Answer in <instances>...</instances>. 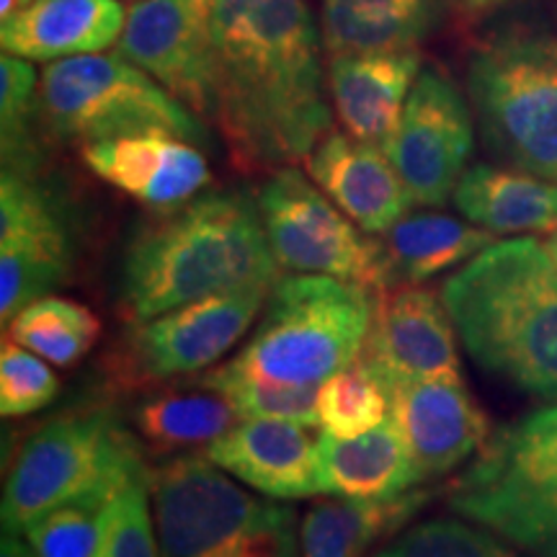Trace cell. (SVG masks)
I'll use <instances>...</instances> for the list:
<instances>
[{
    "instance_id": "cell-37",
    "label": "cell",
    "mask_w": 557,
    "mask_h": 557,
    "mask_svg": "<svg viewBox=\"0 0 557 557\" xmlns=\"http://www.w3.org/2000/svg\"><path fill=\"white\" fill-rule=\"evenodd\" d=\"M16 11H21V0H0V21L11 18Z\"/></svg>"
},
{
    "instance_id": "cell-28",
    "label": "cell",
    "mask_w": 557,
    "mask_h": 557,
    "mask_svg": "<svg viewBox=\"0 0 557 557\" xmlns=\"http://www.w3.org/2000/svg\"><path fill=\"white\" fill-rule=\"evenodd\" d=\"M101 336L99 318L65 297H39L11 320L9 338L54 367H73Z\"/></svg>"
},
{
    "instance_id": "cell-17",
    "label": "cell",
    "mask_w": 557,
    "mask_h": 557,
    "mask_svg": "<svg viewBox=\"0 0 557 557\" xmlns=\"http://www.w3.org/2000/svg\"><path fill=\"white\" fill-rule=\"evenodd\" d=\"M83 160L114 189L158 209L186 205L212 181L201 150L171 132H143L86 145Z\"/></svg>"
},
{
    "instance_id": "cell-7",
    "label": "cell",
    "mask_w": 557,
    "mask_h": 557,
    "mask_svg": "<svg viewBox=\"0 0 557 557\" xmlns=\"http://www.w3.org/2000/svg\"><path fill=\"white\" fill-rule=\"evenodd\" d=\"M468 94L493 158L557 184V34L485 39L470 54Z\"/></svg>"
},
{
    "instance_id": "cell-33",
    "label": "cell",
    "mask_w": 557,
    "mask_h": 557,
    "mask_svg": "<svg viewBox=\"0 0 557 557\" xmlns=\"http://www.w3.org/2000/svg\"><path fill=\"white\" fill-rule=\"evenodd\" d=\"M114 498H83L41 517L24 532L37 557H94Z\"/></svg>"
},
{
    "instance_id": "cell-40",
    "label": "cell",
    "mask_w": 557,
    "mask_h": 557,
    "mask_svg": "<svg viewBox=\"0 0 557 557\" xmlns=\"http://www.w3.org/2000/svg\"><path fill=\"white\" fill-rule=\"evenodd\" d=\"M547 246L553 248V253H555V259H557V230H553V240H549Z\"/></svg>"
},
{
    "instance_id": "cell-9",
    "label": "cell",
    "mask_w": 557,
    "mask_h": 557,
    "mask_svg": "<svg viewBox=\"0 0 557 557\" xmlns=\"http://www.w3.org/2000/svg\"><path fill=\"white\" fill-rule=\"evenodd\" d=\"M39 101L45 127L83 148L143 132H171L194 145L209 139L186 103L120 52L54 60L41 73Z\"/></svg>"
},
{
    "instance_id": "cell-36",
    "label": "cell",
    "mask_w": 557,
    "mask_h": 557,
    "mask_svg": "<svg viewBox=\"0 0 557 557\" xmlns=\"http://www.w3.org/2000/svg\"><path fill=\"white\" fill-rule=\"evenodd\" d=\"M0 557H37L29 542L21 540V534L3 532V542H0Z\"/></svg>"
},
{
    "instance_id": "cell-16",
    "label": "cell",
    "mask_w": 557,
    "mask_h": 557,
    "mask_svg": "<svg viewBox=\"0 0 557 557\" xmlns=\"http://www.w3.org/2000/svg\"><path fill=\"white\" fill-rule=\"evenodd\" d=\"M387 389L389 418L406 438L418 483L468 462L491 436V421L465 382L400 380Z\"/></svg>"
},
{
    "instance_id": "cell-6",
    "label": "cell",
    "mask_w": 557,
    "mask_h": 557,
    "mask_svg": "<svg viewBox=\"0 0 557 557\" xmlns=\"http://www.w3.org/2000/svg\"><path fill=\"white\" fill-rule=\"evenodd\" d=\"M160 557H302L297 513L227 478L205 457H181L152 472Z\"/></svg>"
},
{
    "instance_id": "cell-4",
    "label": "cell",
    "mask_w": 557,
    "mask_h": 557,
    "mask_svg": "<svg viewBox=\"0 0 557 557\" xmlns=\"http://www.w3.org/2000/svg\"><path fill=\"white\" fill-rule=\"evenodd\" d=\"M372 315L364 284L320 274L282 278L253 336L225 367L276 385L320 387L361 357Z\"/></svg>"
},
{
    "instance_id": "cell-27",
    "label": "cell",
    "mask_w": 557,
    "mask_h": 557,
    "mask_svg": "<svg viewBox=\"0 0 557 557\" xmlns=\"http://www.w3.org/2000/svg\"><path fill=\"white\" fill-rule=\"evenodd\" d=\"M240 410L218 389L199 387V393H156L139 400L132 410V426L143 442L158 451H178L218 442L235 423Z\"/></svg>"
},
{
    "instance_id": "cell-19",
    "label": "cell",
    "mask_w": 557,
    "mask_h": 557,
    "mask_svg": "<svg viewBox=\"0 0 557 557\" xmlns=\"http://www.w3.org/2000/svg\"><path fill=\"white\" fill-rule=\"evenodd\" d=\"M205 455L227 475L269 498L318 496L315 442L308 426L278 418H243Z\"/></svg>"
},
{
    "instance_id": "cell-24",
    "label": "cell",
    "mask_w": 557,
    "mask_h": 557,
    "mask_svg": "<svg viewBox=\"0 0 557 557\" xmlns=\"http://www.w3.org/2000/svg\"><path fill=\"white\" fill-rule=\"evenodd\" d=\"M496 243V233L449 214H406L382 235V289L408 287L475 259Z\"/></svg>"
},
{
    "instance_id": "cell-18",
    "label": "cell",
    "mask_w": 557,
    "mask_h": 557,
    "mask_svg": "<svg viewBox=\"0 0 557 557\" xmlns=\"http://www.w3.org/2000/svg\"><path fill=\"white\" fill-rule=\"evenodd\" d=\"M308 171L341 212L369 235H385L416 205L393 160L377 145L329 132L308 156Z\"/></svg>"
},
{
    "instance_id": "cell-31",
    "label": "cell",
    "mask_w": 557,
    "mask_h": 557,
    "mask_svg": "<svg viewBox=\"0 0 557 557\" xmlns=\"http://www.w3.org/2000/svg\"><path fill=\"white\" fill-rule=\"evenodd\" d=\"M194 385L218 389L240 410L243 418H278V421H292L308 429H315L320 423L318 387L276 385V382L235 372L225 364L209 369Z\"/></svg>"
},
{
    "instance_id": "cell-10",
    "label": "cell",
    "mask_w": 557,
    "mask_h": 557,
    "mask_svg": "<svg viewBox=\"0 0 557 557\" xmlns=\"http://www.w3.org/2000/svg\"><path fill=\"white\" fill-rule=\"evenodd\" d=\"M256 199L278 267L382 292L380 240L367 238L302 173L278 169Z\"/></svg>"
},
{
    "instance_id": "cell-5",
    "label": "cell",
    "mask_w": 557,
    "mask_h": 557,
    "mask_svg": "<svg viewBox=\"0 0 557 557\" xmlns=\"http://www.w3.org/2000/svg\"><path fill=\"white\" fill-rule=\"evenodd\" d=\"M135 434L109 408L52 418L26 438L3 487V532L24 534L54 508L83 498H116L150 478Z\"/></svg>"
},
{
    "instance_id": "cell-12",
    "label": "cell",
    "mask_w": 557,
    "mask_h": 557,
    "mask_svg": "<svg viewBox=\"0 0 557 557\" xmlns=\"http://www.w3.org/2000/svg\"><path fill=\"white\" fill-rule=\"evenodd\" d=\"M271 289L274 284H253L209 295L137 323L120 354L124 380L184 377L218 364L246 336Z\"/></svg>"
},
{
    "instance_id": "cell-23",
    "label": "cell",
    "mask_w": 557,
    "mask_h": 557,
    "mask_svg": "<svg viewBox=\"0 0 557 557\" xmlns=\"http://www.w3.org/2000/svg\"><path fill=\"white\" fill-rule=\"evenodd\" d=\"M449 0H323L325 50L333 54L410 50L442 29Z\"/></svg>"
},
{
    "instance_id": "cell-41",
    "label": "cell",
    "mask_w": 557,
    "mask_h": 557,
    "mask_svg": "<svg viewBox=\"0 0 557 557\" xmlns=\"http://www.w3.org/2000/svg\"><path fill=\"white\" fill-rule=\"evenodd\" d=\"M34 0H21V9H26V5H32Z\"/></svg>"
},
{
    "instance_id": "cell-21",
    "label": "cell",
    "mask_w": 557,
    "mask_h": 557,
    "mask_svg": "<svg viewBox=\"0 0 557 557\" xmlns=\"http://www.w3.org/2000/svg\"><path fill=\"white\" fill-rule=\"evenodd\" d=\"M124 18L120 0H34L0 21V45L34 62L78 58L116 45Z\"/></svg>"
},
{
    "instance_id": "cell-35",
    "label": "cell",
    "mask_w": 557,
    "mask_h": 557,
    "mask_svg": "<svg viewBox=\"0 0 557 557\" xmlns=\"http://www.w3.org/2000/svg\"><path fill=\"white\" fill-rule=\"evenodd\" d=\"M60 380L45 359L5 338L0 348V413L5 418L32 416L58 398Z\"/></svg>"
},
{
    "instance_id": "cell-34",
    "label": "cell",
    "mask_w": 557,
    "mask_h": 557,
    "mask_svg": "<svg viewBox=\"0 0 557 557\" xmlns=\"http://www.w3.org/2000/svg\"><path fill=\"white\" fill-rule=\"evenodd\" d=\"M150 478L135 480L111 500L94 557H160L150 511Z\"/></svg>"
},
{
    "instance_id": "cell-14",
    "label": "cell",
    "mask_w": 557,
    "mask_h": 557,
    "mask_svg": "<svg viewBox=\"0 0 557 557\" xmlns=\"http://www.w3.org/2000/svg\"><path fill=\"white\" fill-rule=\"evenodd\" d=\"M116 52L152 75L201 120L214 122L212 0H139L127 11Z\"/></svg>"
},
{
    "instance_id": "cell-1",
    "label": "cell",
    "mask_w": 557,
    "mask_h": 557,
    "mask_svg": "<svg viewBox=\"0 0 557 557\" xmlns=\"http://www.w3.org/2000/svg\"><path fill=\"white\" fill-rule=\"evenodd\" d=\"M214 122L246 171L308 158L331 129L320 32L305 0H212Z\"/></svg>"
},
{
    "instance_id": "cell-25",
    "label": "cell",
    "mask_w": 557,
    "mask_h": 557,
    "mask_svg": "<svg viewBox=\"0 0 557 557\" xmlns=\"http://www.w3.org/2000/svg\"><path fill=\"white\" fill-rule=\"evenodd\" d=\"M455 205L465 220L491 233L557 230V184L519 169L472 165L459 178Z\"/></svg>"
},
{
    "instance_id": "cell-29",
    "label": "cell",
    "mask_w": 557,
    "mask_h": 557,
    "mask_svg": "<svg viewBox=\"0 0 557 557\" xmlns=\"http://www.w3.org/2000/svg\"><path fill=\"white\" fill-rule=\"evenodd\" d=\"M41 120L39 83L29 60L3 54L0 60V137H3V171L37 176L39 145L34 122Z\"/></svg>"
},
{
    "instance_id": "cell-3",
    "label": "cell",
    "mask_w": 557,
    "mask_h": 557,
    "mask_svg": "<svg viewBox=\"0 0 557 557\" xmlns=\"http://www.w3.org/2000/svg\"><path fill=\"white\" fill-rule=\"evenodd\" d=\"M472 361L557 403V259L537 238L496 240L442 287Z\"/></svg>"
},
{
    "instance_id": "cell-32",
    "label": "cell",
    "mask_w": 557,
    "mask_h": 557,
    "mask_svg": "<svg viewBox=\"0 0 557 557\" xmlns=\"http://www.w3.org/2000/svg\"><path fill=\"white\" fill-rule=\"evenodd\" d=\"M372 557H519L496 532L457 519H431L406 529Z\"/></svg>"
},
{
    "instance_id": "cell-15",
    "label": "cell",
    "mask_w": 557,
    "mask_h": 557,
    "mask_svg": "<svg viewBox=\"0 0 557 557\" xmlns=\"http://www.w3.org/2000/svg\"><path fill=\"white\" fill-rule=\"evenodd\" d=\"M359 359L385 385L400 380L462 382L455 320L444 299L418 284L377 292L372 329Z\"/></svg>"
},
{
    "instance_id": "cell-13",
    "label": "cell",
    "mask_w": 557,
    "mask_h": 557,
    "mask_svg": "<svg viewBox=\"0 0 557 557\" xmlns=\"http://www.w3.org/2000/svg\"><path fill=\"white\" fill-rule=\"evenodd\" d=\"M472 103L438 67H423L410 88L387 158L416 205L442 207L468 171L475 145Z\"/></svg>"
},
{
    "instance_id": "cell-20",
    "label": "cell",
    "mask_w": 557,
    "mask_h": 557,
    "mask_svg": "<svg viewBox=\"0 0 557 557\" xmlns=\"http://www.w3.org/2000/svg\"><path fill=\"white\" fill-rule=\"evenodd\" d=\"M418 73L421 52L416 47L333 54L329 70L331 96L348 135L385 150L398 129Z\"/></svg>"
},
{
    "instance_id": "cell-30",
    "label": "cell",
    "mask_w": 557,
    "mask_h": 557,
    "mask_svg": "<svg viewBox=\"0 0 557 557\" xmlns=\"http://www.w3.org/2000/svg\"><path fill=\"white\" fill-rule=\"evenodd\" d=\"M389 389L377 372L357 359L318 387V418L329 434L351 438L387 421Z\"/></svg>"
},
{
    "instance_id": "cell-2",
    "label": "cell",
    "mask_w": 557,
    "mask_h": 557,
    "mask_svg": "<svg viewBox=\"0 0 557 557\" xmlns=\"http://www.w3.org/2000/svg\"><path fill=\"white\" fill-rule=\"evenodd\" d=\"M259 199L209 191L139 227L120 267V305L135 323L194 299L253 284H276Z\"/></svg>"
},
{
    "instance_id": "cell-11",
    "label": "cell",
    "mask_w": 557,
    "mask_h": 557,
    "mask_svg": "<svg viewBox=\"0 0 557 557\" xmlns=\"http://www.w3.org/2000/svg\"><path fill=\"white\" fill-rule=\"evenodd\" d=\"M75 259L70 212L37 176H0V320L11 323L34 299L70 278Z\"/></svg>"
},
{
    "instance_id": "cell-8",
    "label": "cell",
    "mask_w": 557,
    "mask_h": 557,
    "mask_svg": "<svg viewBox=\"0 0 557 557\" xmlns=\"http://www.w3.org/2000/svg\"><path fill=\"white\" fill-rule=\"evenodd\" d=\"M449 506L513 545L557 540V403L493 431L449 485Z\"/></svg>"
},
{
    "instance_id": "cell-39",
    "label": "cell",
    "mask_w": 557,
    "mask_h": 557,
    "mask_svg": "<svg viewBox=\"0 0 557 557\" xmlns=\"http://www.w3.org/2000/svg\"><path fill=\"white\" fill-rule=\"evenodd\" d=\"M472 5H478V9H487V5H498V3H506V0H470Z\"/></svg>"
},
{
    "instance_id": "cell-22",
    "label": "cell",
    "mask_w": 557,
    "mask_h": 557,
    "mask_svg": "<svg viewBox=\"0 0 557 557\" xmlns=\"http://www.w3.org/2000/svg\"><path fill=\"white\" fill-rule=\"evenodd\" d=\"M318 491L338 498H389L418 485L416 465L393 418L361 436L329 431L315 442Z\"/></svg>"
},
{
    "instance_id": "cell-38",
    "label": "cell",
    "mask_w": 557,
    "mask_h": 557,
    "mask_svg": "<svg viewBox=\"0 0 557 557\" xmlns=\"http://www.w3.org/2000/svg\"><path fill=\"white\" fill-rule=\"evenodd\" d=\"M540 553H542V557H557V540L547 542L545 547H540Z\"/></svg>"
},
{
    "instance_id": "cell-26",
    "label": "cell",
    "mask_w": 557,
    "mask_h": 557,
    "mask_svg": "<svg viewBox=\"0 0 557 557\" xmlns=\"http://www.w3.org/2000/svg\"><path fill=\"white\" fill-rule=\"evenodd\" d=\"M429 498L431 493L423 487H410L389 498H344L315 504L299 527L302 557H364L377 542L406 529Z\"/></svg>"
}]
</instances>
